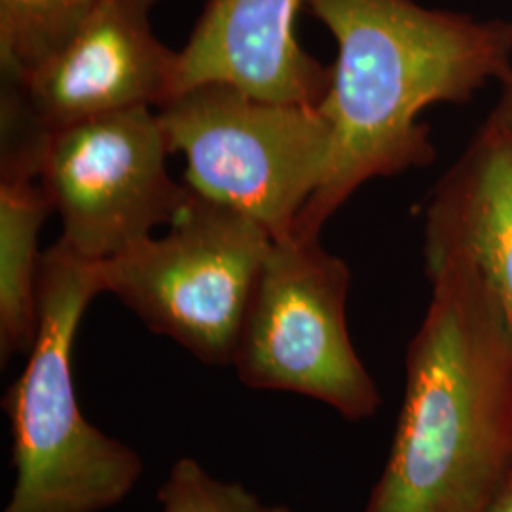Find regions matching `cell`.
Here are the masks:
<instances>
[{"label": "cell", "mask_w": 512, "mask_h": 512, "mask_svg": "<svg viewBox=\"0 0 512 512\" xmlns=\"http://www.w3.org/2000/svg\"><path fill=\"white\" fill-rule=\"evenodd\" d=\"M336 40L329 90L317 105L330 129L319 190L293 226L319 238L325 222L363 184L435 162L421 112L467 103L512 78V23L420 6L414 0H306Z\"/></svg>", "instance_id": "1"}, {"label": "cell", "mask_w": 512, "mask_h": 512, "mask_svg": "<svg viewBox=\"0 0 512 512\" xmlns=\"http://www.w3.org/2000/svg\"><path fill=\"white\" fill-rule=\"evenodd\" d=\"M429 308L363 512H490L512 480V310L473 262L425 256Z\"/></svg>", "instance_id": "2"}, {"label": "cell", "mask_w": 512, "mask_h": 512, "mask_svg": "<svg viewBox=\"0 0 512 512\" xmlns=\"http://www.w3.org/2000/svg\"><path fill=\"white\" fill-rule=\"evenodd\" d=\"M93 262L57 241L42 253L37 336L2 397L16 482L4 512H105L139 484L145 461L84 416L74 387L80 321L99 296Z\"/></svg>", "instance_id": "3"}, {"label": "cell", "mask_w": 512, "mask_h": 512, "mask_svg": "<svg viewBox=\"0 0 512 512\" xmlns=\"http://www.w3.org/2000/svg\"><path fill=\"white\" fill-rule=\"evenodd\" d=\"M156 114L169 154L184 156L192 192L249 215L274 239L293 234L329 169L330 129L315 105L203 82Z\"/></svg>", "instance_id": "4"}, {"label": "cell", "mask_w": 512, "mask_h": 512, "mask_svg": "<svg viewBox=\"0 0 512 512\" xmlns=\"http://www.w3.org/2000/svg\"><path fill=\"white\" fill-rule=\"evenodd\" d=\"M272 241L249 215L194 192L165 236L93 262V270L101 294H114L150 332L203 365L232 366Z\"/></svg>", "instance_id": "5"}, {"label": "cell", "mask_w": 512, "mask_h": 512, "mask_svg": "<svg viewBox=\"0 0 512 512\" xmlns=\"http://www.w3.org/2000/svg\"><path fill=\"white\" fill-rule=\"evenodd\" d=\"M349 281L319 238L274 239L239 330V382L315 399L348 421L376 416L378 385L349 338Z\"/></svg>", "instance_id": "6"}, {"label": "cell", "mask_w": 512, "mask_h": 512, "mask_svg": "<svg viewBox=\"0 0 512 512\" xmlns=\"http://www.w3.org/2000/svg\"><path fill=\"white\" fill-rule=\"evenodd\" d=\"M156 109L120 110L46 131L38 179L61 219L59 241L101 262L171 226L194 192L167 171Z\"/></svg>", "instance_id": "7"}, {"label": "cell", "mask_w": 512, "mask_h": 512, "mask_svg": "<svg viewBox=\"0 0 512 512\" xmlns=\"http://www.w3.org/2000/svg\"><path fill=\"white\" fill-rule=\"evenodd\" d=\"M158 0H103L73 44L16 84L44 131L120 110L158 109L175 93L177 52L152 31ZM6 82V80H2Z\"/></svg>", "instance_id": "8"}, {"label": "cell", "mask_w": 512, "mask_h": 512, "mask_svg": "<svg viewBox=\"0 0 512 512\" xmlns=\"http://www.w3.org/2000/svg\"><path fill=\"white\" fill-rule=\"evenodd\" d=\"M306 0H205L183 50L175 93L203 82H226L262 99L319 105L330 67L296 40Z\"/></svg>", "instance_id": "9"}, {"label": "cell", "mask_w": 512, "mask_h": 512, "mask_svg": "<svg viewBox=\"0 0 512 512\" xmlns=\"http://www.w3.org/2000/svg\"><path fill=\"white\" fill-rule=\"evenodd\" d=\"M425 256L473 262L512 310V103L501 99L435 186Z\"/></svg>", "instance_id": "10"}, {"label": "cell", "mask_w": 512, "mask_h": 512, "mask_svg": "<svg viewBox=\"0 0 512 512\" xmlns=\"http://www.w3.org/2000/svg\"><path fill=\"white\" fill-rule=\"evenodd\" d=\"M0 363L37 336L38 236L54 211L38 179L46 131L16 101L0 103Z\"/></svg>", "instance_id": "11"}, {"label": "cell", "mask_w": 512, "mask_h": 512, "mask_svg": "<svg viewBox=\"0 0 512 512\" xmlns=\"http://www.w3.org/2000/svg\"><path fill=\"white\" fill-rule=\"evenodd\" d=\"M103 0H0L2 80L21 84L63 54Z\"/></svg>", "instance_id": "12"}, {"label": "cell", "mask_w": 512, "mask_h": 512, "mask_svg": "<svg viewBox=\"0 0 512 512\" xmlns=\"http://www.w3.org/2000/svg\"><path fill=\"white\" fill-rule=\"evenodd\" d=\"M156 499L162 512H294L285 503H266L241 482L220 480L188 456L171 465Z\"/></svg>", "instance_id": "13"}, {"label": "cell", "mask_w": 512, "mask_h": 512, "mask_svg": "<svg viewBox=\"0 0 512 512\" xmlns=\"http://www.w3.org/2000/svg\"><path fill=\"white\" fill-rule=\"evenodd\" d=\"M490 512H512V480Z\"/></svg>", "instance_id": "14"}, {"label": "cell", "mask_w": 512, "mask_h": 512, "mask_svg": "<svg viewBox=\"0 0 512 512\" xmlns=\"http://www.w3.org/2000/svg\"><path fill=\"white\" fill-rule=\"evenodd\" d=\"M501 99H505V101H511L512 103V78L503 86V95H501Z\"/></svg>", "instance_id": "15"}]
</instances>
